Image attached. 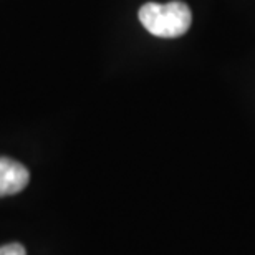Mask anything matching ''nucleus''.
Segmentation results:
<instances>
[{"label": "nucleus", "mask_w": 255, "mask_h": 255, "mask_svg": "<svg viewBox=\"0 0 255 255\" xmlns=\"http://www.w3.org/2000/svg\"><path fill=\"white\" fill-rule=\"evenodd\" d=\"M139 22L147 32L159 38H176L184 35L192 23L191 8L184 2L144 3L139 8Z\"/></svg>", "instance_id": "nucleus-1"}, {"label": "nucleus", "mask_w": 255, "mask_h": 255, "mask_svg": "<svg viewBox=\"0 0 255 255\" xmlns=\"http://www.w3.org/2000/svg\"><path fill=\"white\" fill-rule=\"evenodd\" d=\"M0 255H27V252L20 244H7L0 247Z\"/></svg>", "instance_id": "nucleus-3"}, {"label": "nucleus", "mask_w": 255, "mask_h": 255, "mask_svg": "<svg viewBox=\"0 0 255 255\" xmlns=\"http://www.w3.org/2000/svg\"><path fill=\"white\" fill-rule=\"evenodd\" d=\"M28 181L30 172L23 164L8 157H0V197L23 191Z\"/></svg>", "instance_id": "nucleus-2"}]
</instances>
